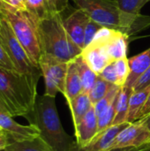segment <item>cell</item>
Returning <instances> with one entry per match:
<instances>
[{
  "mask_svg": "<svg viewBox=\"0 0 150 151\" xmlns=\"http://www.w3.org/2000/svg\"><path fill=\"white\" fill-rule=\"evenodd\" d=\"M39 79L0 66V104L12 118L31 114L38 96Z\"/></svg>",
  "mask_w": 150,
  "mask_h": 151,
  "instance_id": "1",
  "label": "cell"
},
{
  "mask_svg": "<svg viewBox=\"0 0 150 151\" xmlns=\"http://www.w3.org/2000/svg\"><path fill=\"white\" fill-rule=\"evenodd\" d=\"M90 19L128 37L150 27V16L123 11L116 0H72Z\"/></svg>",
  "mask_w": 150,
  "mask_h": 151,
  "instance_id": "2",
  "label": "cell"
},
{
  "mask_svg": "<svg viewBox=\"0 0 150 151\" xmlns=\"http://www.w3.org/2000/svg\"><path fill=\"white\" fill-rule=\"evenodd\" d=\"M55 98L47 95L37 96L33 111L26 119L37 127L40 138L54 151H78L77 143L62 127Z\"/></svg>",
  "mask_w": 150,
  "mask_h": 151,
  "instance_id": "3",
  "label": "cell"
},
{
  "mask_svg": "<svg viewBox=\"0 0 150 151\" xmlns=\"http://www.w3.org/2000/svg\"><path fill=\"white\" fill-rule=\"evenodd\" d=\"M37 27L42 54L51 56L65 63L81 54L82 50L67 34L60 12L39 18Z\"/></svg>",
  "mask_w": 150,
  "mask_h": 151,
  "instance_id": "4",
  "label": "cell"
},
{
  "mask_svg": "<svg viewBox=\"0 0 150 151\" xmlns=\"http://www.w3.org/2000/svg\"><path fill=\"white\" fill-rule=\"evenodd\" d=\"M0 16L12 28L31 61L39 67L42 49L38 34V18L28 10H19L0 0Z\"/></svg>",
  "mask_w": 150,
  "mask_h": 151,
  "instance_id": "5",
  "label": "cell"
},
{
  "mask_svg": "<svg viewBox=\"0 0 150 151\" xmlns=\"http://www.w3.org/2000/svg\"><path fill=\"white\" fill-rule=\"evenodd\" d=\"M0 43L7 53L14 67L19 73L42 76L40 67L36 66L29 58L21 43L16 37L9 23L0 16Z\"/></svg>",
  "mask_w": 150,
  "mask_h": 151,
  "instance_id": "6",
  "label": "cell"
},
{
  "mask_svg": "<svg viewBox=\"0 0 150 151\" xmlns=\"http://www.w3.org/2000/svg\"><path fill=\"white\" fill-rule=\"evenodd\" d=\"M39 67L45 83L44 95L52 97H56L58 92L64 95L68 63L62 62L51 56L42 54L39 60Z\"/></svg>",
  "mask_w": 150,
  "mask_h": 151,
  "instance_id": "7",
  "label": "cell"
},
{
  "mask_svg": "<svg viewBox=\"0 0 150 151\" xmlns=\"http://www.w3.org/2000/svg\"><path fill=\"white\" fill-rule=\"evenodd\" d=\"M150 143V131L141 120L126 126L114 139L111 151L126 148H141Z\"/></svg>",
  "mask_w": 150,
  "mask_h": 151,
  "instance_id": "8",
  "label": "cell"
},
{
  "mask_svg": "<svg viewBox=\"0 0 150 151\" xmlns=\"http://www.w3.org/2000/svg\"><path fill=\"white\" fill-rule=\"evenodd\" d=\"M129 37L114 29L108 27H102L93 41H96L102 43L111 58V61H115L120 58H127V45Z\"/></svg>",
  "mask_w": 150,
  "mask_h": 151,
  "instance_id": "9",
  "label": "cell"
},
{
  "mask_svg": "<svg viewBox=\"0 0 150 151\" xmlns=\"http://www.w3.org/2000/svg\"><path fill=\"white\" fill-rule=\"evenodd\" d=\"M0 128L7 134L11 142H24L40 137V132L34 124L21 125L0 105Z\"/></svg>",
  "mask_w": 150,
  "mask_h": 151,
  "instance_id": "10",
  "label": "cell"
},
{
  "mask_svg": "<svg viewBox=\"0 0 150 151\" xmlns=\"http://www.w3.org/2000/svg\"><path fill=\"white\" fill-rule=\"evenodd\" d=\"M89 19L90 18L79 8L64 19V26L67 34L81 50L85 47V31Z\"/></svg>",
  "mask_w": 150,
  "mask_h": 151,
  "instance_id": "11",
  "label": "cell"
},
{
  "mask_svg": "<svg viewBox=\"0 0 150 151\" xmlns=\"http://www.w3.org/2000/svg\"><path fill=\"white\" fill-rule=\"evenodd\" d=\"M80 55L87 65L96 74H99L112 62L104 46L96 41H92L87 47H85Z\"/></svg>",
  "mask_w": 150,
  "mask_h": 151,
  "instance_id": "12",
  "label": "cell"
},
{
  "mask_svg": "<svg viewBox=\"0 0 150 151\" xmlns=\"http://www.w3.org/2000/svg\"><path fill=\"white\" fill-rule=\"evenodd\" d=\"M78 150L88 145L98 133V120L94 105L74 127Z\"/></svg>",
  "mask_w": 150,
  "mask_h": 151,
  "instance_id": "13",
  "label": "cell"
},
{
  "mask_svg": "<svg viewBox=\"0 0 150 151\" xmlns=\"http://www.w3.org/2000/svg\"><path fill=\"white\" fill-rule=\"evenodd\" d=\"M128 125L129 123H125L110 127L106 130L98 133L88 145L78 151H111L112 142L118 134Z\"/></svg>",
  "mask_w": 150,
  "mask_h": 151,
  "instance_id": "14",
  "label": "cell"
},
{
  "mask_svg": "<svg viewBox=\"0 0 150 151\" xmlns=\"http://www.w3.org/2000/svg\"><path fill=\"white\" fill-rule=\"evenodd\" d=\"M82 93V84L75 58L68 62L67 73L65 78V94L63 95L69 104L75 97Z\"/></svg>",
  "mask_w": 150,
  "mask_h": 151,
  "instance_id": "15",
  "label": "cell"
},
{
  "mask_svg": "<svg viewBox=\"0 0 150 151\" xmlns=\"http://www.w3.org/2000/svg\"><path fill=\"white\" fill-rule=\"evenodd\" d=\"M130 73L126 83V87L133 88L138 79L149 68L150 48L145 51L129 58Z\"/></svg>",
  "mask_w": 150,
  "mask_h": 151,
  "instance_id": "16",
  "label": "cell"
},
{
  "mask_svg": "<svg viewBox=\"0 0 150 151\" xmlns=\"http://www.w3.org/2000/svg\"><path fill=\"white\" fill-rule=\"evenodd\" d=\"M133 92V88H129L126 86L121 87L117 98L116 116L112 126L127 123L126 119H127V114L129 109V102Z\"/></svg>",
  "mask_w": 150,
  "mask_h": 151,
  "instance_id": "17",
  "label": "cell"
},
{
  "mask_svg": "<svg viewBox=\"0 0 150 151\" xmlns=\"http://www.w3.org/2000/svg\"><path fill=\"white\" fill-rule=\"evenodd\" d=\"M73 120L74 127L81 121L85 115L93 106L88 94L82 92L68 104Z\"/></svg>",
  "mask_w": 150,
  "mask_h": 151,
  "instance_id": "18",
  "label": "cell"
},
{
  "mask_svg": "<svg viewBox=\"0 0 150 151\" xmlns=\"http://www.w3.org/2000/svg\"><path fill=\"white\" fill-rule=\"evenodd\" d=\"M149 93L150 85L143 89L133 92L129 102V109L126 119L127 123L131 124L136 121V117L141 110V108L144 106L145 103L147 102Z\"/></svg>",
  "mask_w": 150,
  "mask_h": 151,
  "instance_id": "19",
  "label": "cell"
},
{
  "mask_svg": "<svg viewBox=\"0 0 150 151\" xmlns=\"http://www.w3.org/2000/svg\"><path fill=\"white\" fill-rule=\"evenodd\" d=\"M76 64H77V67L79 70V73L80 76V80H81V84H82V92L88 94L89 91L92 89V88L94 87L98 74H96L88 65L87 63L84 61V59L82 58L81 55L78 56L75 58Z\"/></svg>",
  "mask_w": 150,
  "mask_h": 151,
  "instance_id": "20",
  "label": "cell"
},
{
  "mask_svg": "<svg viewBox=\"0 0 150 151\" xmlns=\"http://www.w3.org/2000/svg\"><path fill=\"white\" fill-rule=\"evenodd\" d=\"M5 151H54L42 138L24 142H11Z\"/></svg>",
  "mask_w": 150,
  "mask_h": 151,
  "instance_id": "21",
  "label": "cell"
},
{
  "mask_svg": "<svg viewBox=\"0 0 150 151\" xmlns=\"http://www.w3.org/2000/svg\"><path fill=\"white\" fill-rule=\"evenodd\" d=\"M114 86H116V85L108 82L107 81L103 80V78H101L98 75L97 80H96L94 87L92 88V89L88 93V96L90 98V101H91L92 104L94 105L99 100H101L103 96H105L107 95V93Z\"/></svg>",
  "mask_w": 150,
  "mask_h": 151,
  "instance_id": "22",
  "label": "cell"
},
{
  "mask_svg": "<svg viewBox=\"0 0 150 151\" xmlns=\"http://www.w3.org/2000/svg\"><path fill=\"white\" fill-rule=\"evenodd\" d=\"M120 88H121V87H119V86H114L107 93V95L105 96H103L101 100H99L96 104H94L95 111L97 118L100 117L103 113H104L106 111V110L111 105V104L114 102V100L118 96Z\"/></svg>",
  "mask_w": 150,
  "mask_h": 151,
  "instance_id": "23",
  "label": "cell"
},
{
  "mask_svg": "<svg viewBox=\"0 0 150 151\" xmlns=\"http://www.w3.org/2000/svg\"><path fill=\"white\" fill-rule=\"evenodd\" d=\"M113 64H114L118 80V86L123 87L126 85L129 73H130L129 58H120V59L113 61Z\"/></svg>",
  "mask_w": 150,
  "mask_h": 151,
  "instance_id": "24",
  "label": "cell"
},
{
  "mask_svg": "<svg viewBox=\"0 0 150 151\" xmlns=\"http://www.w3.org/2000/svg\"><path fill=\"white\" fill-rule=\"evenodd\" d=\"M119 7L127 12L131 13H141L142 7L149 3L150 0H116Z\"/></svg>",
  "mask_w": 150,
  "mask_h": 151,
  "instance_id": "25",
  "label": "cell"
},
{
  "mask_svg": "<svg viewBox=\"0 0 150 151\" xmlns=\"http://www.w3.org/2000/svg\"><path fill=\"white\" fill-rule=\"evenodd\" d=\"M102 27H103L101 25H99L98 23H96L95 21H94L92 19H89V21L88 23V26L86 27V31H85V40H84L85 47H87L94 40L95 36L96 35V34L98 33V31Z\"/></svg>",
  "mask_w": 150,
  "mask_h": 151,
  "instance_id": "26",
  "label": "cell"
},
{
  "mask_svg": "<svg viewBox=\"0 0 150 151\" xmlns=\"http://www.w3.org/2000/svg\"><path fill=\"white\" fill-rule=\"evenodd\" d=\"M98 75L103 80L107 81L108 82L114 84L116 86H118V80L117 73H116L113 62L109 64Z\"/></svg>",
  "mask_w": 150,
  "mask_h": 151,
  "instance_id": "27",
  "label": "cell"
},
{
  "mask_svg": "<svg viewBox=\"0 0 150 151\" xmlns=\"http://www.w3.org/2000/svg\"><path fill=\"white\" fill-rule=\"evenodd\" d=\"M150 85V66L149 68L138 79L135 84L133 87V91H138L143 89Z\"/></svg>",
  "mask_w": 150,
  "mask_h": 151,
  "instance_id": "28",
  "label": "cell"
},
{
  "mask_svg": "<svg viewBox=\"0 0 150 151\" xmlns=\"http://www.w3.org/2000/svg\"><path fill=\"white\" fill-rule=\"evenodd\" d=\"M0 66L9 69V70H16V68L14 67L12 62L11 61L10 58L8 57L7 53L5 52V50H4L2 44L0 43Z\"/></svg>",
  "mask_w": 150,
  "mask_h": 151,
  "instance_id": "29",
  "label": "cell"
},
{
  "mask_svg": "<svg viewBox=\"0 0 150 151\" xmlns=\"http://www.w3.org/2000/svg\"><path fill=\"white\" fill-rule=\"evenodd\" d=\"M149 114H150V93L148 99H147V102L145 103L144 106L141 108V110L140 111V112L138 113V115L136 117V121L148 116Z\"/></svg>",
  "mask_w": 150,
  "mask_h": 151,
  "instance_id": "30",
  "label": "cell"
},
{
  "mask_svg": "<svg viewBox=\"0 0 150 151\" xmlns=\"http://www.w3.org/2000/svg\"><path fill=\"white\" fill-rule=\"evenodd\" d=\"M3 1L19 10H27V0H3Z\"/></svg>",
  "mask_w": 150,
  "mask_h": 151,
  "instance_id": "31",
  "label": "cell"
},
{
  "mask_svg": "<svg viewBox=\"0 0 150 151\" xmlns=\"http://www.w3.org/2000/svg\"><path fill=\"white\" fill-rule=\"evenodd\" d=\"M11 143V140L7 134L3 133L0 134V150H4L6 147Z\"/></svg>",
  "mask_w": 150,
  "mask_h": 151,
  "instance_id": "32",
  "label": "cell"
},
{
  "mask_svg": "<svg viewBox=\"0 0 150 151\" xmlns=\"http://www.w3.org/2000/svg\"><path fill=\"white\" fill-rule=\"evenodd\" d=\"M141 120L147 126V127L149 129L150 131V114H149L148 116H146L144 118H142V119H141Z\"/></svg>",
  "mask_w": 150,
  "mask_h": 151,
  "instance_id": "33",
  "label": "cell"
},
{
  "mask_svg": "<svg viewBox=\"0 0 150 151\" xmlns=\"http://www.w3.org/2000/svg\"><path fill=\"white\" fill-rule=\"evenodd\" d=\"M140 148H126V149H120V150H115L111 151H138Z\"/></svg>",
  "mask_w": 150,
  "mask_h": 151,
  "instance_id": "34",
  "label": "cell"
},
{
  "mask_svg": "<svg viewBox=\"0 0 150 151\" xmlns=\"http://www.w3.org/2000/svg\"><path fill=\"white\" fill-rule=\"evenodd\" d=\"M138 151H150V143L149 144H147V145H144V146L141 147Z\"/></svg>",
  "mask_w": 150,
  "mask_h": 151,
  "instance_id": "35",
  "label": "cell"
},
{
  "mask_svg": "<svg viewBox=\"0 0 150 151\" xmlns=\"http://www.w3.org/2000/svg\"><path fill=\"white\" fill-rule=\"evenodd\" d=\"M3 133H4V131H3V130L0 128V134H3Z\"/></svg>",
  "mask_w": 150,
  "mask_h": 151,
  "instance_id": "36",
  "label": "cell"
},
{
  "mask_svg": "<svg viewBox=\"0 0 150 151\" xmlns=\"http://www.w3.org/2000/svg\"><path fill=\"white\" fill-rule=\"evenodd\" d=\"M0 151H5V150H0Z\"/></svg>",
  "mask_w": 150,
  "mask_h": 151,
  "instance_id": "37",
  "label": "cell"
},
{
  "mask_svg": "<svg viewBox=\"0 0 150 151\" xmlns=\"http://www.w3.org/2000/svg\"><path fill=\"white\" fill-rule=\"evenodd\" d=\"M0 105H1V104H0ZM1 106H2V105H1Z\"/></svg>",
  "mask_w": 150,
  "mask_h": 151,
  "instance_id": "38",
  "label": "cell"
}]
</instances>
